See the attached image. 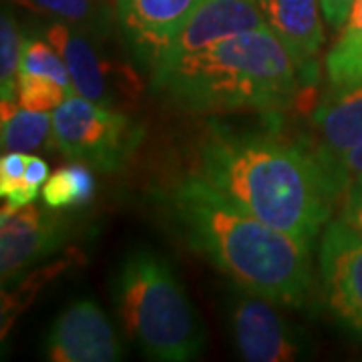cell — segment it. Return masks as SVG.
<instances>
[{
  "label": "cell",
  "instance_id": "1",
  "mask_svg": "<svg viewBox=\"0 0 362 362\" xmlns=\"http://www.w3.org/2000/svg\"><path fill=\"white\" fill-rule=\"evenodd\" d=\"M199 177L308 246L344 194L320 145L266 133L211 131L199 147Z\"/></svg>",
  "mask_w": 362,
  "mask_h": 362
},
{
  "label": "cell",
  "instance_id": "2",
  "mask_svg": "<svg viewBox=\"0 0 362 362\" xmlns=\"http://www.w3.org/2000/svg\"><path fill=\"white\" fill-rule=\"evenodd\" d=\"M169 206L185 242L242 290L302 308L312 290L310 246L262 221L211 183L187 177Z\"/></svg>",
  "mask_w": 362,
  "mask_h": 362
},
{
  "label": "cell",
  "instance_id": "3",
  "mask_svg": "<svg viewBox=\"0 0 362 362\" xmlns=\"http://www.w3.org/2000/svg\"><path fill=\"white\" fill-rule=\"evenodd\" d=\"M187 111H276L292 103L298 69L270 26L220 40L151 75Z\"/></svg>",
  "mask_w": 362,
  "mask_h": 362
},
{
  "label": "cell",
  "instance_id": "4",
  "mask_svg": "<svg viewBox=\"0 0 362 362\" xmlns=\"http://www.w3.org/2000/svg\"><path fill=\"white\" fill-rule=\"evenodd\" d=\"M113 298L125 332L147 356L185 362L204 352L202 318L161 256L145 250L129 254L115 274Z\"/></svg>",
  "mask_w": 362,
  "mask_h": 362
},
{
  "label": "cell",
  "instance_id": "5",
  "mask_svg": "<svg viewBox=\"0 0 362 362\" xmlns=\"http://www.w3.org/2000/svg\"><path fill=\"white\" fill-rule=\"evenodd\" d=\"M54 145L71 161L115 171L133 153L141 129L113 107L73 95L52 111Z\"/></svg>",
  "mask_w": 362,
  "mask_h": 362
},
{
  "label": "cell",
  "instance_id": "6",
  "mask_svg": "<svg viewBox=\"0 0 362 362\" xmlns=\"http://www.w3.org/2000/svg\"><path fill=\"white\" fill-rule=\"evenodd\" d=\"M318 270L330 310L362 338V233L346 221H328L318 247Z\"/></svg>",
  "mask_w": 362,
  "mask_h": 362
},
{
  "label": "cell",
  "instance_id": "7",
  "mask_svg": "<svg viewBox=\"0 0 362 362\" xmlns=\"http://www.w3.org/2000/svg\"><path fill=\"white\" fill-rule=\"evenodd\" d=\"M266 298L238 292L230 304L233 344L244 361L288 362L304 354V342Z\"/></svg>",
  "mask_w": 362,
  "mask_h": 362
},
{
  "label": "cell",
  "instance_id": "8",
  "mask_svg": "<svg viewBox=\"0 0 362 362\" xmlns=\"http://www.w3.org/2000/svg\"><path fill=\"white\" fill-rule=\"evenodd\" d=\"M66 221L57 209H40L33 204L4 206L0 211V274L2 282L14 280L30 266L49 258L63 246Z\"/></svg>",
  "mask_w": 362,
  "mask_h": 362
},
{
  "label": "cell",
  "instance_id": "9",
  "mask_svg": "<svg viewBox=\"0 0 362 362\" xmlns=\"http://www.w3.org/2000/svg\"><path fill=\"white\" fill-rule=\"evenodd\" d=\"M202 0H115L117 21L135 59L156 71Z\"/></svg>",
  "mask_w": 362,
  "mask_h": 362
},
{
  "label": "cell",
  "instance_id": "10",
  "mask_svg": "<svg viewBox=\"0 0 362 362\" xmlns=\"http://www.w3.org/2000/svg\"><path fill=\"white\" fill-rule=\"evenodd\" d=\"M45 354L54 362H115L123 358V346L101 306L83 298L54 320Z\"/></svg>",
  "mask_w": 362,
  "mask_h": 362
},
{
  "label": "cell",
  "instance_id": "11",
  "mask_svg": "<svg viewBox=\"0 0 362 362\" xmlns=\"http://www.w3.org/2000/svg\"><path fill=\"white\" fill-rule=\"evenodd\" d=\"M45 39L65 59L77 95L93 103L115 107L117 95L133 81H123L121 66L105 59L99 42L103 39L77 26L57 21L45 33Z\"/></svg>",
  "mask_w": 362,
  "mask_h": 362
},
{
  "label": "cell",
  "instance_id": "12",
  "mask_svg": "<svg viewBox=\"0 0 362 362\" xmlns=\"http://www.w3.org/2000/svg\"><path fill=\"white\" fill-rule=\"evenodd\" d=\"M266 26L268 23L258 0H202L153 73L175 65L181 59L192 57L228 37Z\"/></svg>",
  "mask_w": 362,
  "mask_h": 362
},
{
  "label": "cell",
  "instance_id": "13",
  "mask_svg": "<svg viewBox=\"0 0 362 362\" xmlns=\"http://www.w3.org/2000/svg\"><path fill=\"white\" fill-rule=\"evenodd\" d=\"M270 30L290 52L298 71H308L322 49L324 30L316 0H258Z\"/></svg>",
  "mask_w": 362,
  "mask_h": 362
},
{
  "label": "cell",
  "instance_id": "14",
  "mask_svg": "<svg viewBox=\"0 0 362 362\" xmlns=\"http://www.w3.org/2000/svg\"><path fill=\"white\" fill-rule=\"evenodd\" d=\"M314 125L326 153H342L362 143V85L330 89L314 111Z\"/></svg>",
  "mask_w": 362,
  "mask_h": 362
},
{
  "label": "cell",
  "instance_id": "15",
  "mask_svg": "<svg viewBox=\"0 0 362 362\" xmlns=\"http://www.w3.org/2000/svg\"><path fill=\"white\" fill-rule=\"evenodd\" d=\"M326 75L330 89L362 85V0L354 2L349 23L326 54Z\"/></svg>",
  "mask_w": 362,
  "mask_h": 362
},
{
  "label": "cell",
  "instance_id": "16",
  "mask_svg": "<svg viewBox=\"0 0 362 362\" xmlns=\"http://www.w3.org/2000/svg\"><path fill=\"white\" fill-rule=\"evenodd\" d=\"M2 147L4 151L30 153L54 141L52 115L49 111H30L18 101H2Z\"/></svg>",
  "mask_w": 362,
  "mask_h": 362
},
{
  "label": "cell",
  "instance_id": "17",
  "mask_svg": "<svg viewBox=\"0 0 362 362\" xmlns=\"http://www.w3.org/2000/svg\"><path fill=\"white\" fill-rule=\"evenodd\" d=\"M30 8L51 14L57 21L77 26L90 35L105 39L113 28L117 16L115 0H21Z\"/></svg>",
  "mask_w": 362,
  "mask_h": 362
},
{
  "label": "cell",
  "instance_id": "18",
  "mask_svg": "<svg viewBox=\"0 0 362 362\" xmlns=\"http://www.w3.org/2000/svg\"><path fill=\"white\" fill-rule=\"evenodd\" d=\"M90 165L73 161L71 165L54 171L42 185L45 206L52 209H73L89 204L95 194V177Z\"/></svg>",
  "mask_w": 362,
  "mask_h": 362
},
{
  "label": "cell",
  "instance_id": "19",
  "mask_svg": "<svg viewBox=\"0 0 362 362\" xmlns=\"http://www.w3.org/2000/svg\"><path fill=\"white\" fill-rule=\"evenodd\" d=\"M25 39L11 13H2L0 18V95L2 101H16L18 75L23 61Z\"/></svg>",
  "mask_w": 362,
  "mask_h": 362
},
{
  "label": "cell",
  "instance_id": "20",
  "mask_svg": "<svg viewBox=\"0 0 362 362\" xmlns=\"http://www.w3.org/2000/svg\"><path fill=\"white\" fill-rule=\"evenodd\" d=\"M21 73L52 78L59 85H63L71 95H77L71 73L66 69L65 59L61 57V52L52 47V42H49L47 39H25Z\"/></svg>",
  "mask_w": 362,
  "mask_h": 362
},
{
  "label": "cell",
  "instance_id": "21",
  "mask_svg": "<svg viewBox=\"0 0 362 362\" xmlns=\"http://www.w3.org/2000/svg\"><path fill=\"white\" fill-rule=\"evenodd\" d=\"M69 97H73L69 90L59 85L57 81L39 75H18V93L16 101L30 111H49L52 113L61 103H65Z\"/></svg>",
  "mask_w": 362,
  "mask_h": 362
},
{
  "label": "cell",
  "instance_id": "22",
  "mask_svg": "<svg viewBox=\"0 0 362 362\" xmlns=\"http://www.w3.org/2000/svg\"><path fill=\"white\" fill-rule=\"evenodd\" d=\"M326 157H328V161H330V165H332L338 181L342 185V192L346 187H350V185L362 183V143L356 145V147H352V149L342 151V153H334V156L326 153Z\"/></svg>",
  "mask_w": 362,
  "mask_h": 362
},
{
  "label": "cell",
  "instance_id": "23",
  "mask_svg": "<svg viewBox=\"0 0 362 362\" xmlns=\"http://www.w3.org/2000/svg\"><path fill=\"white\" fill-rule=\"evenodd\" d=\"M26 161H28V153H21V151H8L6 156L0 159V194L2 197L13 192L18 183L25 181Z\"/></svg>",
  "mask_w": 362,
  "mask_h": 362
},
{
  "label": "cell",
  "instance_id": "24",
  "mask_svg": "<svg viewBox=\"0 0 362 362\" xmlns=\"http://www.w3.org/2000/svg\"><path fill=\"white\" fill-rule=\"evenodd\" d=\"M340 220L346 221L350 228L362 233V183L350 185L344 189Z\"/></svg>",
  "mask_w": 362,
  "mask_h": 362
},
{
  "label": "cell",
  "instance_id": "25",
  "mask_svg": "<svg viewBox=\"0 0 362 362\" xmlns=\"http://www.w3.org/2000/svg\"><path fill=\"white\" fill-rule=\"evenodd\" d=\"M356 0H320V8L326 23L332 28H344Z\"/></svg>",
  "mask_w": 362,
  "mask_h": 362
},
{
  "label": "cell",
  "instance_id": "26",
  "mask_svg": "<svg viewBox=\"0 0 362 362\" xmlns=\"http://www.w3.org/2000/svg\"><path fill=\"white\" fill-rule=\"evenodd\" d=\"M39 189H40L39 185L28 183V181L25 180L23 183H18L11 194L4 195V197L8 199V206L23 207V206H28V204H33V202L39 197Z\"/></svg>",
  "mask_w": 362,
  "mask_h": 362
},
{
  "label": "cell",
  "instance_id": "27",
  "mask_svg": "<svg viewBox=\"0 0 362 362\" xmlns=\"http://www.w3.org/2000/svg\"><path fill=\"white\" fill-rule=\"evenodd\" d=\"M25 180L28 183H35V185H42L45 181L49 180V168L47 163L40 159V157L28 156V161H26V171H25Z\"/></svg>",
  "mask_w": 362,
  "mask_h": 362
}]
</instances>
